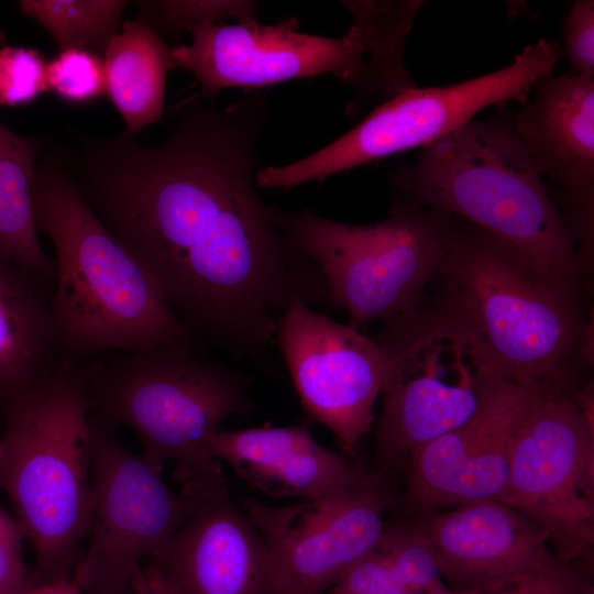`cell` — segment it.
<instances>
[{"label":"cell","instance_id":"obj_1","mask_svg":"<svg viewBox=\"0 0 594 594\" xmlns=\"http://www.w3.org/2000/svg\"><path fill=\"white\" fill-rule=\"evenodd\" d=\"M262 95L219 109L195 96L160 143L73 132L62 146L78 191L190 331L260 356L295 302H330L315 263L255 189Z\"/></svg>","mask_w":594,"mask_h":594},{"label":"cell","instance_id":"obj_2","mask_svg":"<svg viewBox=\"0 0 594 594\" xmlns=\"http://www.w3.org/2000/svg\"><path fill=\"white\" fill-rule=\"evenodd\" d=\"M33 205L36 229L54 246L50 307L64 360L193 339L154 279L87 205L61 146L36 164Z\"/></svg>","mask_w":594,"mask_h":594},{"label":"cell","instance_id":"obj_3","mask_svg":"<svg viewBox=\"0 0 594 594\" xmlns=\"http://www.w3.org/2000/svg\"><path fill=\"white\" fill-rule=\"evenodd\" d=\"M87 362L63 361L1 408L0 488L32 544L37 580L73 576L91 524Z\"/></svg>","mask_w":594,"mask_h":594},{"label":"cell","instance_id":"obj_4","mask_svg":"<svg viewBox=\"0 0 594 594\" xmlns=\"http://www.w3.org/2000/svg\"><path fill=\"white\" fill-rule=\"evenodd\" d=\"M391 182L398 196L462 217L582 287L574 239L504 108L424 146Z\"/></svg>","mask_w":594,"mask_h":594},{"label":"cell","instance_id":"obj_5","mask_svg":"<svg viewBox=\"0 0 594 594\" xmlns=\"http://www.w3.org/2000/svg\"><path fill=\"white\" fill-rule=\"evenodd\" d=\"M439 275L513 382L578 389L580 369L593 362L581 286L474 226L453 228Z\"/></svg>","mask_w":594,"mask_h":594},{"label":"cell","instance_id":"obj_6","mask_svg":"<svg viewBox=\"0 0 594 594\" xmlns=\"http://www.w3.org/2000/svg\"><path fill=\"white\" fill-rule=\"evenodd\" d=\"M87 375L90 414L129 428L154 470L172 462L184 486L222 476L210 439L227 418L251 409L242 373L198 355L187 339L101 354L87 362Z\"/></svg>","mask_w":594,"mask_h":594},{"label":"cell","instance_id":"obj_7","mask_svg":"<svg viewBox=\"0 0 594 594\" xmlns=\"http://www.w3.org/2000/svg\"><path fill=\"white\" fill-rule=\"evenodd\" d=\"M391 362L378 430L411 453L472 419L513 382L461 305L449 294L386 322L376 337Z\"/></svg>","mask_w":594,"mask_h":594},{"label":"cell","instance_id":"obj_8","mask_svg":"<svg viewBox=\"0 0 594 594\" xmlns=\"http://www.w3.org/2000/svg\"><path fill=\"white\" fill-rule=\"evenodd\" d=\"M277 226L320 271L330 304L353 327L385 322L415 309L439 276L454 226L450 215L399 196L388 218L371 224L275 208Z\"/></svg>","mask_w":594,"mask_h":594},{"label":"cell","instance_id":"obj_9","mask_svg":"<svg viewBox=\"0 0 594 594\" xmlns=\"http://www.w3.org/2000/svg\"><path fill=\"white\" fill-rule=\"evenodd\" d=\"M561 48L540 38L504 68L443 87H415L376 107L356 127L307 157L255 174L261 188L290 189L324 180L375 160L424 147L453 132L487 107L529 100L536 84L553 73Z\"/></svg>","mask_w":594,"mask_h":594},{"label":"cell","instance_id":"obj_10","mask_svg":"<svg viewBox=\"0 0 594 594\" xmlns=\"http://www.w3.org/2000/svg\"><path fill=\"white\" fill-rule=\"evenodd\" d=\"M94 512L73 573L82 594H132L134 575L173 538L223 477L174 492L118 429L90 414Z\"/></svg>","mask_w":594,"mask_h":594},{"label":"cell","instance_id":"obj_11","mask_svg":"<svg viewBox=\"0 0 594 594\" xmlns=\"http://www.w3.org/2000/svg\"><path fill=\"white\" fill-rule=\"evenodd\" d=\"M575 392L540 389L514 437L501 502L541 527L561 562H582L594 547L593 418Z\"/></svg>","mask_w":594,"mask_h":594},{"label":"cell","instance_id":"obj_12","mask_svg":"<svg viewBox=\"0 0 594 594\" xmlns=\"http://www.w3.org/2000/svg\"><path fill=\"white\" fill-rule=\"evenodd\" d=\"M298 25L295 18L275 25L256 20L204 23L189 30V45L173 47L172 54L177 67L194 74L202 99L226 88H261L322 75L376 97L366 38L358 24L340 37L302 33Z\"/></svg>","mask_w":594,"mask_h":594},{"label":"cell","instance_id":"obj_13","mask_svg":"<svg viewBox=\"0 0 594 594\" xmlns=\"http://www.w3.org/2000/svg\"><path fill=\"white\" fill-rule=\"evenodd\" d=\"M387 496L363 475L348 488L285 506L246 502L266 543L272 594H324L375 551L385 531Z\"/></svg>","mask_w":594,"mask_h":594},{"label":"cell","instance_id":"obj_14","mask_svg":"<svg viewBox=\"0 0 594 594\" xmlns=\"http://www.w3.org/2000/svg\"><path fill=\"white\" fill-rule=\"evenodd\" d=\"M274 340L307 411L353 453L372 428L376 399L389 380L382 342L304 302L279 317Z\"/></svg>","mask_w":594,"mask_h":594},{"label":"cell","instance_id":"obj_15","mask_svg":"<svg viewBox=\"0 0 594 594\" xmlns=\"http://www.w3.org/2000/svg\"><path fill=\"white\" fill-rule=\"evenodd\" d=\"M543 388L509 382L468 422L416 450L407 460V501L420 515L449 506L499 501L514 437Z\"/></svg>","mask_w":594,"mask_h":594},{"label":"cell","instance_id":"obj_16","mask_svg":"<svg viewBox=\"0 0 594 594\" xmlns=\"http://www.w3.org/2000/svg\"><path fill=\"white\" fill-rule=\"evenodd\" d=\"M454 507L421 515L415 524L452 591L499 587L560 561L546 531L510 505L482 501Z\"/></svg>","mask_w":594,"mask_h":594},{"label":"cell","instance_id":"obj_17","mask_svg":"<svg viewBox=\"0 0 594 594\" xmlns=\"http://www.w3.org/2000/svg\"><path fill=\"white\" fill-rule=\"evenodd\" d=\"M148 562L178 594H272L266 543L223 479Z\"/></svg>","mask_w":594,"mask_h":594},{"label":"cell","instance_id":"obj_18","mask_svg":"<svg viewBox=\"0 0 594 594\" xmlns=\"http://www.w3.org/2000/svg\"><path fill=\"white\" fill-rule=\"evenodd\" d=\"M210 448L217 460L278 496L322 498L362 475L340 454L320 446L305 425L220 430L211 437Z\"/></svg>","mask_w":594,"mask_h":594},{"label":"cell","instance_id":"obj_19","mask_svg":"<svg viewBox=\"0 0 594 594\" xmlns=\"http://www.w3.org/2000/svg\"><path fill=\"white\" fill-rule=\"evenodd\" d=\"M534 90L513 114L534 165L565 190L594 188V77L551 74Z\"/></svg>","mask_w":594,"mask_h":594},{"label":"cell","instance_id":"obj_20","mask_svg":"<svg viewBox=\"0 0 594 594\" xmlns=\"http://www.w3.org/2000/svg\"><path fill=\"white\" fill-rule=\"evenodd\" d=\"M51 289L0 252V409L65 361L53 326Z\"/></svg>","mask_w":594,"mask_h":594},{"label":"cell","instance_id":"obj_21","mask_svg":"<svg viewBox=\"0 0 594 594\" xmlns=\"http://www.w3.org/2000/svg\"><path fill=\"white\" fill-rule=\"evenodd\" d=\"M163 37L143 19L123 22L102 58L107 96L125 132L138 135L162 120L167 74L176 63Z\"/></svg>","mask_w":594,"mask_h":594},{"label":"cell","instance_id":"obj_22","mask_svg":"<svg viewBox=\"0 0 594 594\" xmlns=\"http://www.w3.org/2000/svg\"><path fill=\"white\" fill-rule=\"evenodd\" d=\"M47 141L0 121V252L53 287L55 264L38 239L33 205L35 168Z\"/></svg>","mask_w":594,"mask_h":594},{"label":"cell","instance_id":"obj_23","mask_svg":"<svg viewBox=\"0 0 594 594\" xmlns=\"http://www.w3.org/2000/svg\"><path fill=\"white\" fill-rule=\"evenodd\" d=\"M341 3L364 32L377 98L386 101L417 87L404 63V45L424 2L359 0Z\"/></svg>","mask_w":594,"mask_h":594},{"label":"cell","instance_id":"obj_24","mask_svg":"<svg viewBox=\"0 0 594 594\" xmlns=\"http://www.w3.org/2000/svg\"><path fill=\"white\" fill-rule=\"evenodd\" d=\"M124 0H22L21 12L36 21L58 51L77 48L103 56L121 30Z\"/></svg>","mask_w":594,"mask_h":594},{"label":"cell","instance_id":"obj_25","mask_svg":"<svg viewBox=\"0 0 594 594\" xmlns=\"http://www.w3.org/2000/svg\"><path fill=\"white\" fill-rule=\"evenodd\" d=\"M377 549L414 594H451L431 547L415 525L385 529Z\"/></svg>","mask_w":594,"mask_h":594},{"label":"cell","instance_id":"obj_26","mask_svg":"<svg viewBox=\"0 0 594 594\" xmlns=\"http://www.w3.org/2000/svg\"><path fill=\"white\" fill-rule=\"evenodd\" d=\"M138 16L146 21L162 37L189 31L204 23L255 21L254 1H138Z\"/></svg>","mask_w":594,"mask_h":594},{"label":"cell","instance_id":"obj_27","mask_svg":"<svg viewBox=\"0 0 594 594\" xmlns=\"http://www.w3.org/2000/svg\"><path fill=\"white\" fill-rule=\"evenodd\" d=\"M47 85L59 100L84 106L107 96L102 56L86 50L69 48L47 61Z\"/></svg>","mask_w":594,"mask_h":594},{"label":"cell","instance_id":"obj_28","mask_svg":"<svg viewBox=\"0 0 594 594\" xmlns=\"http://www.w3.org/2000/svg\"><path fill=\"white\" fill-rule=\"evenodd\" d=\"M48 92L47 61L34 47L0 43V106L19 107Z\"/></svg>","mask_w":594,"mask_h":594},{"label":"cell","instance_id":"obj_29","mask_svg":"<svg viewBox=\"0 0 594 594\" xmlns=\"http://www.w3.org/2000/svg\"><path fill=\"white\" fill-rule=\"evenodd\" d=\"M451 594H593L581 562L558 561L499 587Z\"/></svg>","mask_w":594,"mask_h":594},{"label":"cell","instance_id":"obj_30","mask_svg":"<svg viewBox=\"0 0 594 594\" xmlns=\"http://www.w3.org/2000/svg\"><path fill=\"white\" fill-rule=\"evenodd\" d=\"M324 594H414L376 549L351 566Z\"/></svg>","mask_w":594,"mask_h":594},{"label":"cell","instance_id":"obj_31","mask_svg":"<svg viewBox=\"0 0 594 594\" xmlns=\"http://www.w3.org/2000/svg\"><path fill=\"white\" fill-rule=\"evenodd\" d=\"M563 52L572 73L594 77V1L572 3L563 24Z\"/></svg>","mask_w":594,"mask_h":594},{"label":"cell","instance_id":"obj_32","mask_svg":"<svg viewBox=\"0 0 594 594\" xmlns=\"http://www.w3.org/2000/svg\"><path fill=\"white\" fill-rule=\"evenodd\" d=\"M23 530L0 507V594H20L32 582L23 558Z\"/></svg>","mask_w":594,"mask_h":594},{"label":"cell","instance_id":"obj_33","mask_svg":"<svg viewBox=\"0 0 594 594\" xmlns=\"http://www.w3.org/2000/svg\"><path fill=\"white\" fill-rule=\"evenodd\" d=\"M20 594H82L73 578L61 580H37L32 582Z\"/></svg>","mask_w":594,"mask_h":594},{"label":"cell","instance_id":"obj_34","mask_svg":"<svg viewBox=\"0 0 594 594\" xmlns=\"http://www.w3.org/2000/svg\"><path fill=\"white\" fill-rule=\"evenodd\" d=\"M143 570L154 594H178L153 564L148 562Z\"/></svg>","mask_w":594,"mask_h":594},{"label":"cell","instance_id":"obj_35","mask_svg":"<svg viewBox=\"0 0 594 594\" xmlns=\"http://www.w3.org/2000/svg\"><path fill=\"white\" fill-rule=\"evenodd\" d=\"M132 594H154L143 568L134 575L131 584Z\"/></svg>","mask_w":594,"mask_h":594}]
</instances>
